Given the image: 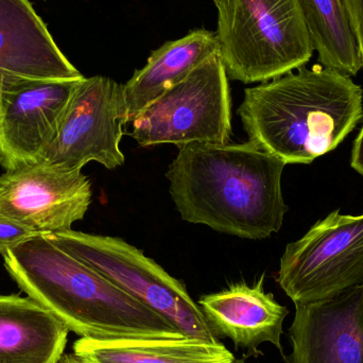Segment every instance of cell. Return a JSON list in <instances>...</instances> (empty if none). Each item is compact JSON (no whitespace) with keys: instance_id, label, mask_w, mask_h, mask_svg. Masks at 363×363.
Here are the masks:
<instances>
[{"instance_id":"1","label":"cell","mask_w":363,"mask_h":363,"mask_svg":"<svg viewBox=\"0 0 363 363\" xmlns=\"http://www.w3.org/2000/svg\"><path fill=\"white\" fill-rule=\"evenodd\" d=\"M285 166L251 142L189 144L179 148L166 178L184 221L259 240L283 226Z\"/></svg>"},{"instance_id":"2","label":"cell","mask_w":363,"mask_h":363,"mask_svg":"<svg viewBox=\"0 0 363 363\" xmlns=\"http://www.w3.org/2000/svg\"><path fill=\"white\" fill-rule=\"evenodd\" d=\"M21 291L81 338L110 341L187 337L104 275L36 234L2 254Z\"/></svg>"},{"instance_id":"3","label":"cell","mask_w":363,"mask_h":363,"mask_svg":"<svg viewBox=\"0 0 363 363\" xmlns=\"http://www.w3.org/2000/svg\"><path fill=\"white\" fill-rule=\"evenodd\" d=\"M247 89L237 110L249 142L288 164L335 150L363 117L351 77L317 64Z\"/></svg>"},{"instance_id":"4","label":"cell","mask_w":363,"mask_h":363,"mask_svg":"<svg viewBox=\"0 0 363 363\" xmlns=\"http://www.w3.org/2000/svg\"><path fill=\"white\" fill-rule=\"evenodd\" d=\"M228 78L250 84L294 72L313 46L298 0H213Z\"/></svg>"},{"instance_id":"5","label":"cell","mask_w":363,"mask_h":363,"mask_svg":"<svg viewBox=\"0 0 363 363\" xmlns=\"http://www.w3.org/2000/svg\"><path fill=\"white\" fill-rule=\"evenodd\" d=\"M46 236L125 294L167 319L185 336L219 342L184 284L147 257L142 250L118 237L87 234L72 228Z\"/></svg>"},{"instance_id":"6","label":"cell","mask_w":363,"mask_h":363,"mask_svg":"<svg viewBox=\"0 0 363 363\" xmlns=\"http://www.w3.org/2000/svg\"><path fill=\"white\" fill-rule=\"evenodd\" d=\"M130 136L142 148L174 144H228L232 101L220 53L196 68L131 121Z\"/></svg>"},{"instance_id":"7","label":"cell","mask_w":363,"mask_h":363,"mask_svg":"<svg viewBox=\"0 0 363 363\" xmlns=\"http://www.w3.org/2000/svg\"><path fill=\"white\" fill-rule=\"evenodd\" d=\"M277 283L294 304L363 286V213L333 211L304 237L287 245Z\"/></svg>"},{"instance_id":"8","label":"cell","mask_w":363,"mask_h":363,"mask_svg":"<svg viewBox=\"0 0 363 363\" xmlns=\"http://www.w3.org/2000/svg\"><path fill=\"white\" fill-rule=\"evenodd\" d=\"M125 123L123 85L108 77H84L40 163L66 169H82L89 162L110 170L121 167L125 164L121 142Z\"/></svg>"},{"instance_id":"9","label":"cell","mask_w":363,"mask_h":363,"mask_svg":"<svg viewBox=\"0 0 363 363\" xmlns=\"http://www.w3.org/2000/svg\"><path fill=\"white\" fill-rule=\"evenodd\" d=\"M83 78H15L4 83L0 97V165L4 169L40 163Z\"/></svg>"},{"instance_id":"10","label":"cell","mask_w":363,"mask_h":363,"mask_svg":"<svg viewBox=\"0 0 363 363\" xmlns=\"http://www.w3.org/2000/svg\"><path fill=\"white\" fill-rule=\"evenodd\" d=\"M91 198V183L82 169L36 163L0 176V215L38 234L70 230L86 215Z\"/></svg>"},{"instance_id":"11","label":"cell","mask_w":363,"mask_h":363,"mask_svg":"<svg viewBox=\"0 0 363 363\" xmlns=\"http://www.w3.org/2000/svg\"><path fill=\"white\" fill-rule=\"evenodd\" d=\"M288 363H363V286L296 304Z\"/></svg>"},{"instance_id":"12","label":"cell","mask_w":363,"mask_h":363,"mask_svg":"<svg viewBox=\"0 0 363 363\" xmlns=\"http://www.w3.org/2000/svg\"><path fill=\"white\" fill-rule=\"evenodd\" d=\"M30 0H0V97L15 78L81 79Z\"/></svg>"},{"instance_id":"13","label":"cell","mask_w":363,"mask_h":363,"mask_svg":"<svg viewBox=\"0 0 363 363\" xmlns=\"http://www.w3.org/2000/svg\"><path fill=\"white\" fill-rule=\"evenodd\" d=\"M199 306L216 336L230 338L236 349L247 350L250 356L262 355L258 347L269 342L284 356L281 338L289 311L272 294L264 292V277L254 286L234 284L203 296Z\"/></svg>"},{"instance_id":"14","label":"cell","mask_w":363,"mask_h":363,"mask_svg":"<svg viewBox=\"0 0 363 363\" xmlns=\"http://www.w3.org/2000/svg\"><path fill=\"white\" fill-rule=\"evenodd\" d=\"M219 50L215 32L200 29L153 51L146 65L123 85L128 123Z\"/></svg>"},{"instance_id":"15","label":"cell","mask_w":363,"mask_h":363,"mask_svg":"<svg viewBox=\"0 0 363 363\" xmlns=\"http://www.w3.org/2000/svg\"><path fill=\"white\" fill-rule=\"evenodd\" d=\"M69 332L33 298L0 294V363H57Z\"/></svg>"},{"instance_id":"16","label":"cell","mask_w":363,"mask_h":363,"mask_svg":"<svg viewBox=\"0 0 363 363\" xmlns=\"http://www.w3.org/2000/svg\"><path fill=\"white\" fill-rule=\"evenodd\" d=\"M74 353L91 363H230L235 356L221 342L191 337L100 341L81 338Z\"/></svg>"},{"instance_id":"17","label":"cell","mask_w":363,"mask_h":363,"mask_svg":"<svg viewBox=\"0 0 363 363\" xmlns=\"http://www.w3.org/2000/svg\"><path fill=\"white\" fill-rule=\"evenodd\" d=\"M320 65L345 76L362 68L357 38L342 0H298Z\"/></svg>"},{"instance_id":"18","label":"cell","mask_w":363,"mask_h":363,"mask_svg":"<svg viewBox=\"0 0 363 363\" xmlns=\"http://www.w3.org/2000/svg\"><path fill=\"white\" fill-rule=\"evenodd\" d=\"M38 233L25 224L0 215V255Z\"/></svg>"},{"instance_id":"19","label":"cell","mask_w":363,"mask_h":363,"mask_svg":"<svg viewBox=\"0 0 363 363\" xmlns=\"http://www.w3.org/2000/svg\"><path fill=\"white\" fill-rule=\"evenodd\" d=\"M349 14L354 33L357 38L358 46L362 57L363 68V0H342Z\"/></svg>"},{"instance_id":"20","label":"cell","mask_w":363,"mask_h":363,"mask_svg":"<svg viewBox=\"0 0 363 363\" xmlns=\"http://www.w3.org/2000/svg\"><path fill=\"white\" fill-rule=\"evenodd\" d=\"M351 165L358 174L363 176V125L354 143Z\"/></svg>"},{"instance_id":"21","label":"cell","mask_w":363,"mask_h":363,"mask_svg":"<svg viewBox=\"0 0 363 363\" xmlns=\"http://www.w3.org/2000/svg\"><path fill=\"white\" fill-rule=\"evenodd\" d=\"M57 363H91L77 354H64Z\"/></svg>"},{"instance_id":"22","label":"cell","mask_w":363,"mask_h":363,"mask_svg":"<svg viewBox=\"0 0 363 363\" xmlns=\"http://www.w3.org/2000/svg\"><path fill=\"white\" fill-rule=\"evenodd\" d=\"M230 363H245V360L235 359L234 362H232Z\"/></svg>"}]
</instances>
